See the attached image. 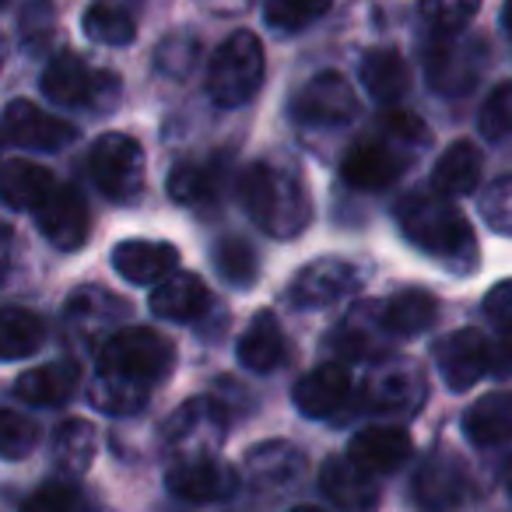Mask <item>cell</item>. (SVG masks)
<instances>
[{
  "label": "cell",
  "mask_w": 512,
  "mask_h": 512,
  "mask_svg": "<svg viewBox=\"0 0 512 512\" xmlns=\"http://www.w3.org/2000/svg\"><path fill=\"white\" fill-rule=\"evenodd\" d=\"M176 348L151 327H123L99 344L88 400L102 414H137L148 407L151 390L169 376Z\"/></svg>",
  "instance_id": "cell-1"
},
{
  "label": "cell",
  "mask_w": 512,
  "mask_h": 512,
  "mask_svg": "<svg viewBox=\"0 0 512 512\" xmlns=\"http://www.w3.org/2000/svg\"><path fill=\"white\" fill-rule=\"evenodd\" d=\"M239 204L260 232L274 239H295L313 221L309 190L299 169L281 158H256L239 172Z\"/></svg>",
  "instance_id": "cell-2"
},
{
  "label": "cell",
  "mask_w": 512,
  "mask_h": 512,
  "mask_svg": "<svg viewBox=\"0 0 512 512\" xmlns=\"http://www.w3.org/2000/svg\"><path fill=\"white\" fill-rule=\"evenodd\" d=\"M397 225L411 246L446 264L456 274L477 267V239L460 207L435 190H411L397 200Z\"/></svg>",
  "instance_id": "cell-3"
},
{
  "label": "cell",
  "mask_w": 512,
  "mask_h": 512,
  "mask_svg": "<svg viewBox=\"0 0 512 512\" xmlns=\"http://www.w3.org/2000/svg\"><path fill=\"white\" fill-rule=\"evenodd\" d=\"M264 43L253 32H232L207 64V95L225 109L246 106L264 85Z\"/></svg>",
  "instance_id": "cell-4"
},
{
  "label": "cell",
  "mask_w": 512,
  "mask_h": 512,
  "mask_svg": "<svg viewBox=\"0 0 512 512\" xmlns=\"http://www.w3.org/2000/svg\"><path fill=\"white\" fill-rule=\"evenodd\" d=\"M418 144L407 141L404 134L390 127V123H379L376 134L362 137L355 148L344 155L341 176L355 190H386L390 183H397L404 176V169L411 165V155Z\"/></svg>",
  "instance_id": "cell-5"
},
{
  "label": "cell",
  "mask_w": 512,
  "mask_h": 512,
  "mask_svg": "<svg viewBox=\"0 0 512 512\" xmlns=\"http://www.w3.org/2000/svg\"><path fill=\"white\" fill-rule=\"evenodd\" d=\"M144 148L130 134H102L88 151V172L109 200H134L144 190Z\"/></svg>",
  "instance_id": "cell-6"
},
{
  "label": "cell",
  "mask_w": 512,
  "mask_h": 512,
  "mask_svg": "<svg viewBox=\"0 0 512 512\" xmlns=\"http://www.w3.org/2000/svg\"><path fill=\"white\" fill-rule=\"evenodd\" d=\"M120 78L106 71H92L85 57L74 50H60L43 71V92L53 106L78 109V106H106L116 99Z\"/></svg>",
  "instance_id": "cell-7"
},
{
  "label": "cell",
  "mask_w": 512,
  "mask_h": 512,
  "mask_svg": "<svg viewBox=\"0 0 512 512\" xmlns=\"http://www.w3.org/2000/svg\"><path fill=\"white\" fill-rule=\"evenodd\" d=\"M288 113L302 127H341L358 116V95L337 71H320L292 95Z\"/></svg>",
  "instance_id": "cell-8"
},
{
  "label": "cell",
  "mask_w": 512,
  "mask_h": 512,
  "mask_svg": "<svg viewBox=\"0 0 512 512\" xmlns=\"http://www.w3.org/2000/svg\"><path fill=\"white\" fill-rule=\"evenodd\" d=\"M165 442L176 453V460L190 456H214L225 442V411L218 400L193 397L179 404L165 421Z\"/></svg>",
  "instance_id": "cell-9"
},
{
  "label": "cell",
  "mask_w": 512,
  "mask_h": 512,
  "mask_svg": "<svg viewBox=\"0 0 512 512\" xmlns=\"http://www.w3.org/2000/svg\"><path fill=\"white\" fill-rule=\"evenodd\" d=\"M358 400L379 418H407L425 400V379L411 362H383L365 376Z\"/></svg>",
  "instance_id": "cell-10"
},
{
  "label": "cell",
  "mask_w": 512,
  "mask_h": 512,
  "mask_svg": "<svg viewBox=\"0 0 512 512\" xmlns=\"http://www.w3.org/2000/svg\"><path fill=\"white\" fill-rule=\"evenodd\" d=\"M495 362V348L488 344V337L474 327H463L446 334L435 344V365H439V376L449 390L463 393L474 390L484 376L491 372Z\"/></svg>",
  "instance_id": "cell-11"
},
{
  "label": "cell",
  "mask_w": 512,
  "mask_h": 512,
  "mask_svg": "<svg viewBox=\"0 0 512 512\" xmlns=\"http://www.w3.org/2000/svg\"><path fill=\"white\" fill-rule=\"evenodd\" d=\"M358 288H362V271L355 264L337 260V256H323L295 274V281L288 285V302L295 309H323L351 299Z\"/></svg>",
  "instance_id": "cell-12"
},
{
  "label": "cell",
  "mask_w": 512,
  "mask_h": 512,
  "mask_svg": "<svg viewBox=\"0 0 512 512\" xmlns=\"http://www.w3.org/2000/svg\"><path fill=\"white\" fill-rule=\"evenodd\" d=\"M165 488L183 502H225L239 488V474L218 456H190L172 460L165 470Z\"/></svg>",
  "instance_id": "cell-13"
},
{
  "label": "cell",
  "mask_w": 512,
  "mask_h": 512,
  "mask_svg": "<svg viewBox=\"0 0 512 512\" xmlns=\"http://www.w3.org/2000/svg\"><path fill=\"white\" fill-rule=\"evenodd\" d=\"M0 127L15 144H25V148L36 151H60L67 144L78 141V127L71 120H60V116H50L29 99H11L0 113Z\"/></svg>",
  "instance_id": "cell-14"
},
{
  "label": "cell",
  "mask_w": 512,
  "mask_h": 512,
  "mask_svg": "<svg viewBox=\"0 0 512 512\" xmlns=\"http://www.w3.org/2000/svg\"><path fill=\"white\" fill-rule=\"evenodd\" d=\"M32 214H36V225H39V232H43V239L53 242L57 249L71 253V249L85 246V239H88V200L78 186L60 183L57 190H53V197Z\"/></svg>",
  "instance_id": "cell-15"
},
{
  "label": "cell",
  "mask_w": 512,
  "mask_h": 512,
  "mask_svg": "<svg viewBox=\"0 0 512 512\" xmlns=\"http://www.w3.org/2000/svg\"><path fill=\"white\" fill-rule=\"evenodd\" d=\"M246 477L253 488H264V491H285L292 484H299V477L306 474L309 460L295 442L288 439H271V442H260L246 453Z\"/></svg>",
  "instance_id": "cell-16"
},
{
  "label": "cell",
  "mask_w": 512,
  "mask_h": 512,
  "mask_svg": "<svg viewBox=\"0 0 512 512\" xmlns=\"http://www.w3.org/2000/svg\"><path fill=\"white\" fill-rule=\"evenodd\" d=\"M323 495L334 502L337 512H379V484L376 474L351 463L348 456H334L320 470Z\"/></svg>",
  "instance_id": "cell-17"
},
{
  "label": "cell",
  "mask_w": 512,
  "mask_h": 512,
  "mask_svg": "<svg viewBox=\"0 0 512 512\" xmlns=\"http://www.w3.org/2000/svg\"><path fill=\"white\" fill-rule=\"evenodd\" d=\"M414 453V442L404 428H393V425H372L362 428L355 439L348 442V460L358 463L362 470L369 474H393L400 470Z\"/></svg>",
  "instance_id": "cell-18"
},
{
  "label": "cell",
  "mask_w": 512,
  "mask_h": 512,
  "mask_svg": "<svg viewBox=\"0 0 512 512\" xmlns=\"http://www.w3.org/2000/svg\"><path fill=\"white\" fill-rule=\"evenodd\" d=\"M292 400L306 418H330L351 400V372L341 362H327L320 369L306 372L295 383Z\"/></svg>",
  "instance_id": "cell-19"
},
{
  "label": "cell",
  "mask_w": 512,
  "mask_h": 512,
  "mask_svg": "<svg viewBox=\"0 0 512 512\" xmlns=\"http://www.w3.org/2000/svg\"><path fill=\"white\" fill-rule=\"evenodd\" d=\"M411 495L425 512H453L467 498V474L449 456H432L414 474Z\"/></svg>",
  "instance_id": "cell-20"
},
{
  "label": "cell",
  "mask_w": 512,
  "mask_h": 512,
  "mask_svg": "<svg viewBox=\"0 0 512 512\" xmlns=\"http://www.w3.org/2000/svg\"><path fill=\"white\" fill-rule=\"evenodd\" d=\"M179 264V249L172 242L127 239L113 249V271L130 285H158Z\"/></svg>",
  "instance_id": "cell-21"
},
{
  "label": "cell",
  "mask_w": 512,
  "mask_h": 512,
  "mask_svg": "<svg viewBox=\"0 0 512 512\" xmlns=\"http://www.w3.org/2000/svg\"><path fill=\"white\" fill-rule=\"evenodd\" d=\"M127 313V306H123L116 295L102 292V288H81V292L71 295V302H67L64 316H67V330H71L74 337H81V341H106L109 334H116L113 327L120 316Z\"/></svg>",
  "instance_id": "cell-22"
},
{
  "label": "cell",
  "mask_w": 512,
  "mask_h": 512,
  "mask_svg": "<svg viewBox=\"0 0 512 512\" xmlns=\"http://www.w3.org/2000/svg\"><path fill=\"white\" fill-rule=\"evenodd\" d=\"M225 155H207V158H183V162L172 165L169 172V193L176 204L200 207L211 204L218 197V190L225 186Z\"/></svg>",
  "instance_id": "cell-23"
},
{
  "label": "cell",
  "mask_w": 512,
  "mask_h": 512,
  "mask_svg": "<svg viewBox=\"0 0 512 512\" xmlns=\"http://www.w3.org/2000/svg\"><path fill=\"white\" fill-rule=\"evenodd\" d=\"M57 186V176L39 162L11 158V162L0 165V200L15 211H39Z\"/></svg>",
  "instance_id": "cell-24"
},
{
  "label": "cell",
  "mask_w": 512,
  "mask_h": 512,
  "mask_svg": "<svg viewBox=\"0 0 512 512\" xmlns=\"http://www.w3.org/2000/svg\"><path fill=\"white\" fill-rule=\"evenodd\" d=\"M207 302H211V292L190 271H172L169 278H162L151 288V313L162 316V320L190 323L204 316Z\"/></svg>",
  "instance_id": "cell-25"
},
{
  "label": "cell",
  "mask_w": 512,
  "mask_h": 512,
  "mask_svg": "<svg viewBox=\"0 0 512 512\" xmlns=\"http://www.w3.org/2000/svg\"><path fill=\"white\" fill-rule=\"evenodd\" d=\"M463 435L470 446L491 449L512 442V390H495L463 411Z\"/></svg>",
  "instance_id": "cell-26"
},
{
  "label": "cell",
  "mask_w": 512,
  "mask_h": 512,
  "mask_svg": "<svg viewBox=\"0 0 512 512\" xmlns=\"http://www.w3.org/2000/svg\"><path fill=\"white\" fill-rule=\"evenodd\" d=\"M235 355H239L242 369L256 372V376H267V372H274L278 365H285L288 341H285V330H281L278 316H274L271 309H264V313L249 323V330L239 337Z\"/></svg>",
  "instance_id": "cell-27"
},
{
  "label": "cell",
  "mask_w": 512,
  "mask_h": 512,
  "mask_svg": "<svg viewBox=\"0 0 512 512\" xmlns=\"http://www.w3.org/2000/svg\"><path fill=\"white\" fill-rule=\"evenodd\" d=\"M358 78H362V88L369 92L372 102L379 106H397L400 99L411 88V67L400 57L397 50H369L358 64Z\"/></svg>",
  "instance_id": "cell-28"
},
{
  "label": "cell",
  "mask_w": 512,
  "mask_h": 512,
  "mask_svg": "<svg viewBox=\"0 0 512 512\" xmlns=\"http://www.w3.org/2000/svg\"><path fill=\"white\" fill-rule=\"evenodd\" d=\"M425 71H428V85H432L435 92H442V95L470 92L477 81V71H481V64H477V46H470V43L435 46V50L428 53Z\"/></svg>",
  "instance_id": "cell-29"
},
{
  "label": "cell",
  "mask_w": 512,
  "mask_h": 512,
  "mask_svg": "<svg viewBox=\"0 0 512 512\" xmlns=\"http://www.w3.org/2000/svg\"><path fill=\"white\" fill-rule=\"evenodd\" d=\"M484 169V155L474 141H453L439 155L432 169V190L442 197H467L477 190Z\"/></svg>",
  "instance_id": "cell-30"
},
{
  "label": "cell",
  "mask_w": 512,
  "mask_h": 512,
  "mask_svg": "<svg viewBox=\"0 0 512 512\" xmlns=\"http://www.w3.org/2000/svg\"><path fill=\"white\" fill-rule=\"evenodd\" d=\"M78 383H81L78 362H50V365H39V369L22 372L15 383V393L25 400V404L53 407V404L71 400L74 390H78Z\"/></svg>",
  "instance_id": "cell-31"
},
{
  "label": "cell",
  "mask_w": 512,
  "mask_h": 512,
  "mask_svg": "<svg viewBox=\"0 0 512 512\" xmlns=\"http://www.w3.org/2000/svg\"><path fill=\"white\" fill-rule=\"evenodd\" d=\"M379 337H390V330H386V323H383V302H358V306L344 316L341 330L334 334V344L348 358H372L383 348Z\"/></svg>",
  "instance_id": "cell-32"
},
{
  "label": "cell",
  "mask_w": 512,
  "mask_h": 512,
  "mask_svg": "<svg viewBox=\"0 0 512 512\" xmlns=\"http://www.w3.org/2000/svg\"><path fill=\"white\" fill-rule=\"evenodd\" d=\"M137 11H141V0H95L81 25L95 43L127 46L137 36Z\"/></svg>",
  "instance_id": "cell-33"
},
{
  "label": "cell",
  "mask_w": 512,
  "mask_h": 512,
  "mask_svg": "<svg viewBox=\"0 0 512 512\" xmlns=\"http://www.w3.org/2000/svg\"><path fill=\"white\" fill-rule=\"evenodd\" d=\"M46 320L32 309L4 306L0 309V362H18V358L36 355L46 344Z\"/></svg>",
  "instance_id": "cell-34"
},
{
  "label": "cell",
  "mask_w": 512,
  "mask_h": 512,
  "mask_svg": "<svg viewBox=\"0 0 512 512\" xmlns=\"http://www.w3.org/2000/svg\"><path fill=\"white\" fill-rule=\"evenodd\" d=\"M99 453V435L95 425H88L85 418H67L60 421V428L53 432V460L64 477H81L88 474V467L95 463Z\"/></svg>",
  "instance_id": "cell-35"
},
{
  "label": "cell",
  "mask_w": 512,
  "mask_h": 512,
  "mask_svg": "<svg viewBox=\"0 0 512 512\" xmlns=\"http://www.w3.org/2000/svg\"><path fill=\"white\" fill-rule=\"evenodd\" d=\"M435 316H439V302L425 288H404L383 302V323L393 337L425 334L435 323Z\"/></svg>",
  "instance_id": "cell-36"
},
{
  "label": "cell",
  "mask_w": 512,
  "mask_h": 512,
  "mask_svg": "<svg viewBox=\"0 0 512 512\" xmlns=\"http://www.w3.org/2000/svg\"><path fill=\"white\" fill-rule=\"evenodd\" d=\"M214 267L218 274L235 288H249L260 274V260H256V249L249 246L239 235H228L214 246Z\"/></svg>",
  "instance_id": "cell-37"
},
{
  "label": "cell",
  "mask_w": 512,
  "mask_h": 512,
  "mask_svg": "<svg viewBox=\"0 0 512 512\" xmlns=\"http://www.w3.org/2000/svg\"><path fill=\"white\" fill-rule=\"evenodd\" d=\"M43 432L22 411H0V460H25L39 446Z\"/></svg>",
  "instance_id": "cell-38"
},
{
  "label": "cell",
  "mask_w": 512,
  "mask_h": 512,
  "mask_svg": "<svg viewBox=\"0 0 512 512\" xmlns=\"http://www.w3.org/2000/svg\"><path fill=\"white\" fill-rule=\"evenodd\" d=\"M334 0H267L264 18L278 32H299L330 11Z\"/></svg>",
  "instance_id": "cell-39"
},
{
  "label": "cell",
  "mask_w": 512,
  "mask_h": 512,
  "mask_svg": "<svg viewBox=\"0 0 512 512\" xmlns=\"http://www.w3.org/2000/svg\"><path fill=\"white\" fill-rule=\"evenodd\" d=\"M481 11V0H421V18L442 36L463 32Z\"/></svg>",
  "instance_id": "cell-40"
},
{
  "label": "cell",
  "mask_w": 512,
  "mask_h": 512,
  "mask_svg": "<svg viewBox=\"0 0 512 512\" xmlns=\"http://www.w3.org/2000/svg\"><path fill=\"white\" fill-rule=\"evenodd\" d=\"M81 509H85V495H81L71 477H57V481L39 484L22 505V512H81Z\"/></svg>",
  "instance_id": "cell-41"
},
{
  "label": "cell",
  "mask_w": 512,
  "mask_h": 512,
  "mask_svg": "<svg viewBox=\"0 0 512 512\" xmlns=\"http://www.w3.org/2000/svg\"><path fill=\"white\" fill-rule=\"evenodd\" d=\"M481 134L488 141H502L512 134V81H502L488 92L481 106Z\"/></svg>",
  "instance_id": "cell-42"
},
{
  "label": "cell",
  "mask_w": 512,
  "mask_h": 512,
  "mask_svg": "<svg viewBox=\"0 0 512 512\" xmlns=\"http://www.w3.org/2000/svg\"><path fill=\"white\" fill-rule=\"evenodd\" d=\"M481 218L488 221L495 232L512 235V176H502L488 183L481 197Z\"/></svg>",
  "instance_id": "cell-43"
},
{
  "label": "cell",
  "mask_w": 512,
  "mask_h": 512,
  "mask_svg": "<svg viewBox=\"0 0 512 512\" xmlns=\"http://www.w3.org/2000/svg\"><path fill=\"white\" fill-rule=\"evenodd\" d=\"M53 32V8L50 0H29L25 4V15H22V39L32 53H39L46 46Z\"/></svg>",
  "instance_id": "cell-44"
},
{
  "label": "cell",
  "mask_w": 512,
  "mask_h": 512,
  "mask_svg": "<svg viewBox=\"0 0 512 512\" xmlns=\"http://www.w3.org/2000/svg\"><path fill=\"white\" fill-rule=\"evenodd\" d=\"M484 313H488V320L495 323L498 330L512 334V278L498 281V285L484 295Z\"/></svg>",
  "instance_id": "cell-45"
},
{
  "label": "cell",
  "mask_w": 512,
  "mask_h": 512,
  "mask_svg": "<svg viewBox=\"0 0 512 512\" xmlns=\"http://www.w3.org/2000/svg\"><path fill=\"white\" fill-rule=\"evenodd\" d=\"M491 372H502V376H505V372H512V334L495 348V362H491Z\"/></svg>",
  "instance_id": "cell-46"
},
{
  "label": "cell",
  "mask_w": 512,
  "mask_h": 512,
  "mask_svg": "<svg viewBox=\"0 0 512 512\" xmlns=\"http://www.w3.org/2000/svg\"><path fill=\"white\" fill-rule=\"evenodd\" d=\"M498 481H502L505 495H509V498H512V453H509V456H505L502 470H498Z\"/></svg>",
  "instance_id": "cell-47"
},
{
  "label": "cell",
  "mask_w": 512,
  "mask_h": 512,
  "mask_svg": "<svg viewBox=\"0 0 512 512\" xmlns=\"http://www.w3.org/2000/svg\"><path fill=\"white\" fill-rule=\"evenodd\" d=\"M502 29L512 36V0H505V8H502Z\"/></svg>",
  "instance_id": "cell-48"
},
{
  "label": "cell",
  "mask_w": 512,
  "mask_h": 512,
  "mask_svg": "<svg viewBox=\"0 0 512 512\" xmlns=\"http://www.w3.org/2000/svg\"><path fill=\"white\" fill-rule=\"evenodd\" d=\"M288 512H327V509H316V505H295V509Z\"/></svg>",
  "instance_id": "cell-49"
},
{
  "label": "cell",
  "mask_w": 512,
  "mask_h": 512,
  "mask_svg": "<svg viewBox=\"0 0 512 512\" xmlns=\"http://www.w3.org/2000/svg\"><path fill=\"white\" fill-rule=\"evenodd\" d=\"M4 57H8V43H4V36H0V67H4Z\"/></svg>",
  "instance_id": "cell-50"
},
{
  "label": "cell",
  "mask_w": 512,
  "mask_h": 512,
  "mask_svg": "<svg viewBox=\"0 0 512 512\" xmlns=\"http://www.w3.org/2000/svg\"><path fill=\"white\" fill-rule=\"evenodd\" d=\"M0 4H8V0H0Z\"/></svg>",
  "instance_id": "cell-51"
}]
</instances>
